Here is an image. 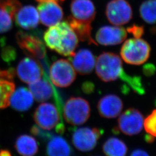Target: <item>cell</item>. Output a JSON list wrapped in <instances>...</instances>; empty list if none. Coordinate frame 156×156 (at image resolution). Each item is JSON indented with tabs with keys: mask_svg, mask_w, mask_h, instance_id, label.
Returning <instances> with one entry per match:
<instances>
[{
	"mask_svg": "<svg viewBox=\"0 0 156 156\" xmlns=\"http://www.w3.org/2000/svg\"><path fill=\"white\" fill-rule=\"evenodd\" d=\"M70 19L78 22L91 24L95 16V8L91 0H73Z\"/></svg>",
	"mask_w": 156,
	"mask_h": 156,
	"instance_id": "cell-13",
	"label": "cell"
},
{
	"mask_svg": "<svg viewBox=\"0 0 156 156\" xmlns=\"http://www.w3.org/2000/svg\"><path fill=\"white\" fill-rule=\"evenodd\" d=\"M102 133V131L97 128H78L73 134V145L79 151H92L95 147Z\"/></svg>",
	"mask_w": 156,
	"mask_h": 156,
	"instance_id": "cell-10",
	"label": "cell"
},
{
	"mask_svg": "<svg viewBox=\"0 0 156 156\" xmlns=\"http://www.w3.org/2000/svg\"><path fill=\"white\" fill-rule=\"evenodd\" d=\"M151 50L150 45L144 39L135 38L128 39L124 43L120 55L126 63L139 66L148 60Z\"/></svg>",
	"mask_w": 156,
	"mask_h": 156,
	"instance_id": "cell-3",
	"label": "cell"
},
{
	"mask_svg": "<svg viewBox=\"0 0 156 156\" xmlns=\"http://www.w3.org/2000/svg\"><path fill=\"white\" fill-rule=\"evenodd\" d=\"M49 139L46 147V153L48 156H67L72 154L71 146L64 138L52 135Z\"/></svg>",
	"mask_w": 156,
	"mask_h": 156,
	"instance_id": "cell-21",
	"label": "cell"
},
{
	"mask_svg": "<svg viewBox=\"0 0 156 156\" xmlns=\"http://www.w3.org/2000/svg\"><path fill=\"white\" fill-rule=\"evenodd\" d=\"M11 156V153L10 151L6 149H2L0 151V156Z\"/></svg>",
	"mask_w": 156,
	"mask_h": 156,
	"instance_id": "cell-32",
	"label": "cell"
},
{
	"mask_svg": "<svg viewBox=\"0 0 156 156\" xmlns=\"http://www.w3.org/2000/svg\"><path fill=\"white\" fill-rule=\"evenodd\" d=\"M13 19L9 13L0 9V34L8 32L11 29Z\"/></svg>",
	"mask_w": 156,
	"mask_h": 156,
	"instance_id": "cell-27",
	"label": "cell"
},
{
	"mask_svg": "<svg viewBox=\"0 0 156 156\" xmlns=\"http://www.w3.org/2000/svg\"><path fill=\"white\" fill-rule=\"evenodd\" d=\"M34 97L30 90L25 87H19L12 94L9 105L18 111H26L33 105Z\"/></svg>",
	"mask_w": 156,
	"mask_h": 156,
	"instance_id": "cell-19",
	"label": "cell"
},
{
	"mask_svg": "<svg viewBox=\"0 0 156 156\" xmlns=\"http://www.w3.org/2000/svg\"><path fill=\"white\" fill-rule=\"evenodd\" d=\"M37 1H38L39 2H43V1H56V2H58V1H63L64 0H37Z\"/></svg>",
	"mask_w": 156,
	"mask_h": 156,
	"instance_id": "cell-33",
	"label": "cell"
},
{
	"mask_svg": "<svg viewBox=\"0 0 156 156\" xmlns=\"http://www.w3.org/2000/svg\"><path fill=\"white\" fill-rule=\"evenodd\" d=\"M90 111L87 101L80 97H71L64 106L63 116L67 123L73 126H79L88 120Z\"/></svg>",
	"mask_w": 156,
	"mask_h": 156,
	"instance_id": "cell-4",
	"label": "cell"
},
{
	"mask_svg": "<svg viewBox=\"0 0 156 156\" xmlns=\"http://www.w3.org/2000/svg\"><path fill=\"white\" fill-rule=\"evenodd\" d=\"M97 108L101 116L113 119L117 117L122 111L123 102L116 95H106L100 100Z\"/></svg>",
	"mask_w": 156,
	"mask_h": 156,
	"instance_id": "cell-16",
	"label": "cell"
},
{
	"mask_svg": "<svg viewBox=\"0 0 156 156\" xmlns=\"http://www.w3.org/2000/svg\"><path fill=\"white\" fill-rule=\"evenodd\" d=\"M39 20L44 25L50 27L61 22L63 18L62 7L54 1L40 2L37 7Z\"/></svg>",
	"mask_w": 156,
	"mask_h": 156,
	"instance_id": "cell-12",
	"label": "cell"
},
{
	"mask_svg": "<svg viewBox=\"0 0 156 156\" xmlns=\"http://www.w3.org/2000/svg\"><path fill=\"white\" fill-rule=\"evenodd\" d=\"M144 118L138 109L129 108L119 116L117 120V131L129 136L138 134L144 127Z\"/></svg>",
	"mask_w": 156,
	"mask_h": 156,
	"instance_id": "cell-7",
	"label": "cell"
},
{
	"mask_svg": "<svg viewBox=\"0 0 156 156\" xmlns=\"http://www.w3.org/2000/svg\"><path fill=\"white\" fill-rule=\"evenodd\" d=\"M140 13L145 22L151 24L156 23V0H146L142 2Z\"/></svg>",
	"mask_w": 156,
	"mask_h": 156,
	"instance_id": "cell-25",
	"label": "cell"
},
{
	"mask_svg": "<svg viewBox=\"0 0 156 156\" xmlns=\"http://www.w3.org/2000/svg\"><path fill=\"white\" fill-rule=\"evenodd\" d=\"M127 36V31L125 28L106 26L101 27L98 30L95 38L97 42L100 45L110 46L122 44Z\"/></svg>",
	"mask_w": 156,
	"mask_h": 156,
	"instance_id": "cell-14",
	"label": "cell"
},
{
	"mask_svg": "<svg viewBox=\"0 0 156 156\" xmlns=\"http://www.w3.org/2000/svg\"><path fill=\"white\" fill-rule=\"evenodd\" d=\"M29 89L35 100L38 102L48 100L53 96V89L47 78L41 79L29 84Z\"/></svg>",
	"mask_w": 156,
	"mask_h": 156,
	"instance_id": "cell-20",
	"label": "cell"
},
{
	"mask_svg": "<svg viewBox=\"0 0 156 156\" xmlns=\"http://www.w3.org/2000/svg\"><path fill=\"white\" fill-rule=\"evenodd\" d=\"M21 6L22 4L19 0H0V9L9 13L13 18Z\"/></svg>",
	"mask_w": 156,
	"mask_h": 156,
	"instance_id": "cell-26",
	"label": "cell"
},
{
	"mask_svg": "<svg viewBox=\"0 0 156 156\" xmlns=\"http://www.w3.org/2000/svg\"><path fill=\"white\" fill-rule=\"evenodd\" d=\"M71 27L76 34L78 39L82 42H87L89 44H97L91 37V24L78 22L72 19L68 18V22Z\"/></svg>",
	"mask_w": 156,
	"mask_h": 156,
	"instance_id": "cell-23",
	"label": "cell"
},
{
	"mask_svg": "<svg viewBox=\"0 0 156 156\" xmlns=\"http://www.w3.org/2000/svg\"><path fill=\"white\" fill-rule=\"evenodd\" d=\"M14 19L20 27L31 30L36 28L39 24V13L37 9L33 6H21L16 13Z\"/></svg>",
	"mask_w": 156,
	"mask_h": 156,
	"instance_id": "cell-17",
	"label": "cell"
},
{
	"mask_svg": "<svg viewBox=\"0 0 156 156\" xmlns=\"http://www.w3.org/2000/svg\"><path fill=\"white\" fill-rule=\"evenodd\" d=\"M50 80L57 87H67L74 82L76 74L73 65L67 60L54 62L49 69Z\"/></svg>",
	"mask_w": 156,
	"mask_h": 156,
	"instance_id": "cell-5",
	"label": "cell"
},
{
	"mask_svg": "<svg viewBox=\"0 0 156 156\" xmlns=\"http://www.w3.org/2000/svg\"><path fill=\"white\" fill-rule=\"evenodd\" d=\"M15 147L17 151L22 156H34L38 151L37 140L28 135L19 136L17 138Z\"/></svg>",
	"mask_w": 156,
	"mask_h": 156,
	"instance_id": "cell-22",
	"label": "cell"
},
{
	"mask_svg": "<svg viewBox=\"0 0 156 156\" xmlns=\"http://www.w3.org/2000/svg\"><path fill=\"white\" fill-rule=\"evenodd\" d=\"M144 127L147 133L156 137V109L144 120Z\"/></svg>",
	"mask_w": 156,
	"mask_h": 156,
	"instance_id": "cell-28",
	"label": "cell"
},
{
	"mask_svg": "<svg viewBox=\"0 0 156 156\" xmlns=\"http://www.w3.org/2000/svg\"><path fill=\"white\" fill-rule=\"evenodd\" d=\"M131 156H149V154L142 149H136L131 154Z\"/></svg>",
	"mask_w": 156,
	"mask_h": 156,
	"instance_id": "cell-31",
	"label": "cell"
},
{
	"mask_svg": "<svg viewBox=\"0 0 156 156\" xmlns=\"http://www.w3.org/2000/svg\"><path fill=\"white\" fill-rule=\"evenodd\" d=\"M2 57L6 62H12L16 57V50L11 46L6 47L2 51Z\"/></svg>",
	"mask_w": 156,
	"mask_h": 156,
	"instance_id": "cell-29",
	"label": "cell"
},
{
	"mask_svg": "<svg viewBox=\"0 0 156 156\" xmlns=\"http://www.w3.org/2000/svg\"><path fill=\"white\" fill-rule=\"evenodd\" d=\"M95 73L103 82H110L120 79L133 90L139 86L140 82V77L131 76L125 73L120 57L111 52H104L98 57Z\"/></svg>",
	"mask_w": 156,
	"mask_h": 156,
	"instance_id": "cell-1",
	"label": "cell"
},
{
	"mask_svg": "<svg viewBox=\"0 0 156 156\" xmlns=\"http://www.w3.org/2000/svg\"><path fill=\"white\" fill-rule=\"evenodd\" d=\"M127 30L129 33L132 34L136 38H140L144 31V27L142 26H138L136 25H134L131 27H128Z\"/></svg>",
	"mask_w": 156,
	"mask_h": 156,
	"instance_id": "cell-30",
	"label": "cell"
},
{
	"mask_svg": "<svg viewBox=\"0 0 156 156\" xmlns=\"http://www.w3.org/2000/svg\"><path fill=\"white\" fill-rule=\"evenodd\" d=\"M34 119L39 128L50 130L60 124V117L56 106L50 103H42L37 107Z\"/></svg>",
	"mask_w": 156,
	"mask_h": 156,
	"instance_id": "cell-9",
	"label": "cell"
},
{
	"mask_svg": "<svg viewBox=\"0 0 156 156\" xmlns=\"http://www.w3.org/2000/svg\"><path fill=\"white\" fill-rule=\"evenodd\" d=\"M16 40L19 46L26 55L38 60L45 58V45L38 37L20 31L16 34Z\"/></svg>",
	"mask_w": 156,
	"mask_h": 156,
	"instance_id": "cell-6",
	"label": "cell"
},
{
	"mask_svg": "<svg viewBox=\"0 0 156 156\" xmlns=\"http://www.w3.org/2000/svg\"><path fill=\"white\" fill-rule=\"evenodd\" d=\"M13 78V69H0V110L9 105V100L15 88Z\"/></svg>",
	"mask_w": 156,
	"mask_h": 156,
	"instance_id": "cell-18",
	"label": "cell"
},
{
	"mask_svg": "<svg viewBox=\"0 0 156 156\" xmlns=\"http://www.w3.org/2000/svg\"><path fill=\"white\" fill-rule=\"evenodd\" d=\"M104 153L109 156H125L127 152V146L123 140L111 137L104 143L102 146Z\"/></svg>",
	"mask_w": 156,
	"mask_h": 156,
	"instance_id": "cell-24",
	"label": "cell"
},
{
	"mask_svg": "<svg viewBox=\"0 0 156 156\" xmlns=\"http://www.w3.org/2000/svg\"><path fill=\"white\" fill-rule=\"evenodd\" d=\"M46 45L64 56H73L78 45V37L68 23L60 22L49 27L44 35Z\"/></svg>",
	"mask_w": 156,
	"mask_h": 156,
	"instance_id": "cell-2",
	"label": "cell"
},
{
	"mask_svg": "<svg viewBox=\"0 0 156 156\" xmlns=\"http://www.w3.org/2000/svg\"><path fill=\"white\" fill-rule=\"evenodd\" d=\"M75 71L80 75H88L92 73L95 66L96 60L91 51L86 49H80L73 56L69 57Z\"/></svg>",
	"mask_w": 156,
	"mask_h": 156,
	"instance_id": "cell-15",
	"label": "cell"
},
{
	"mask_svg": "<svg viewBox=\"0 0 156 156\" xmlns=\"http://www.w3.org/2000/svg\"><path fill=\"white\" fill-rule=\"evenodd\" d=\"M17 75L26 83H33L42 78L44 70L41 64L32 57H26L19 62Z\"/></svg>",
	"mask_w": 156,
	"mask_h": 156,
	"instance_id": "cell-11",
	"label": "cell"
},
{
	"mask_svg": "<svg viewBox=\"0 0 156 156\" xmlns=\"http://www.w3.org/2000/svg\"><path fill=\"white\" fill-rule=\"evenodd\" d=\"M106 16L112 24L122 26L131 20L133 11L126 0H111L106 6Z\"/></svg>",
	"mask_w": 156,
	"mask_h": 156,
	"instance_id": "cell-8",
	"label": "cell"
}]
</instances>
